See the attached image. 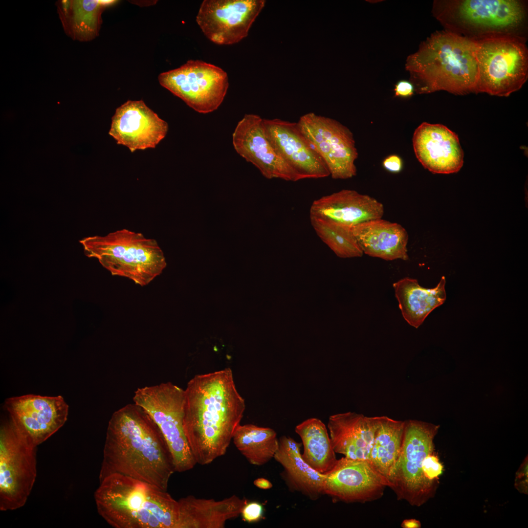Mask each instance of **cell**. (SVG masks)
Instances as JSON below:
<instances>
[{"mask_svg":"<svg viewBox=\"0 0 528 528\" xmlns=\"http://www.w3.org/2000/svg\"><path fill=\"white\" fill-rule=\"evenodd\" d=\"M185 390L183 429L197 463L223 456L245 409L232 371L227 368L195 375Z\"/></svg>","mask_w":528,"mask_h":528,"instance_id":"6da1fadb","label":"cell"},{"mask_svg":"<svg viewBox=\"0 0 528 528\" xmlns=\"http://www.w3.org/2000/svg\"><path fill=\"white\" fill-rule=\"evenodd\" d=\"M175 472L164 438L143 408L134 403L113 413L108 423L99 481L117 473L167 491Z\"/></svg>","mask_w":528,"mask_h":528,"instance_id":"7a4b0ae2","label":"cell"},{"mask_svg":"<svg viewBox=\"0 0 528 528\" xmlns=\"http://www.w3.org/2000/svg\"><path fill=\"white\" fill-rule=\"evenodd\" d=\"M415 92H475L478 78L476 41L444 30L432 33L405 65Z\"/></svg>","mask_w":528,"mask_h":528,"instance_id":"3957f363","label":"cell"},{"mask_svg":"<svg viewBox=\"0 0 528 528\" xmlns=\"http://www.w3.org/2000/svg\"><path fill=\"white\" fill-rule=\"evenodd\" d=\"M94 493L99 515L115 528H175L179 504L167 491L114 473L99 481Z\"/></svg>","mask_w":528,"mask_h":528,"instance_id":"277c9868","label":"cell"},{"mask_svg":"<svg viewBox=\"0 0 528 528\" xmlns=\"http://www.w3.org/2000/svg\"><path fill=\"white\" fill-rule=\"evenodd\" d=\"M85 255L97 259L114 276L124 277L141 286L159 276L167 263L156 240L126 229L80 241Z\"/></svg>","mask_w":528,"mask_h":528,"instance_id":"5b68a950","label":"cell"},{"mask_svg":"<svg viewBox=\"0 0 528 528\" xmlns=\"http://www.w3.org/2000/svg\"><path fill=\"white\" fill-rule=\"evenodd\" d=\"M432 12L445 30L475 40L519 36L526 17L523 2L516 0H436Z\"/></svg>","mask_w":528,"mask_h":528,"instance_id":"8992f818","label":"cell"},{"mask_svg":"<svg viewBox=\"0 0 528 528\" xmlns=\"http://www.w3.org/2000/svg\"><path fill=\"white\" fill-rule=\"evenodd\" d=\"M476 41L478 78L475 92L508 96L520 89L528 76V52L524 39L495 35Z\"/></svg>","mask_w":528,"mask_h":528,"instance_id":"52a82bcc","label":"cell"},{"mask_svg":"<svg viewBox=\"0 0 528 528\" xmlns=\"http://www.w3.org/2000/svg\"><path fill=\"white\" fill-rule=\"evenodd\" d=\"M439 428L420 420H405L401 450L387 476L397 500L420 506L435 494L437 483L425 477L422 463L434 452V440Z\"/></svg>","mask_w":528,"mask_h":528,"instance_id":"ba28073f","label":"cell"},{"mask_svg":"<svg viewBox=\"0 0 528 528\" xmlns=\"http://www.w3.org/2000/svg\"><path fill=\"white\" fill-rule=\"evenodd\" d=\"M133 401L159 428L172 455L176 472L193 468L197 463L183 429L185 390L170 382L145 386L135 391Z\"/></svg>","mask_w":528,"mask_h":528,"instance_id":"9c48e42d","label":"cell"},{"mask_svg":"<svg viewBox=\"0 0 528 528\" xmlns=\"http://www.w3.org/2000/svg\"><path fill=\"white\" fill-rule=\"evenodd\" d=\"M36 447L10 418L0 429V509L12 510L26 503L36 475Z\"/></svg>","mask_w":528,"mask_h":528,"instance_id":"30bf717a","label":"cell"},{"mask_svg":"<svg viewBox=\"0 0 528 528\" xmlns=\"http://www.w3.org/2000/svg\"><path fill=\"white\" fill-rule=\"evenodd\" d=\"M158 81L162 87L201 113L216 110L229 86L225 71L201 60H189L178 68L161 73Z\"/></svg>","mask_w":528,"mask_h":528,"instance_id":"8fae6325","label":"cell"},{"mask_svg":"<svg viewBox=\"0 0 528 528\" xmlns=\"http://www.w3.org/2000/svg\"><path fill=\"white\" fill-rule=\"evenodd\" d=\"M296 123L302 134L324 161L332 178L345 179L356 175L358 153L349 128L313 112L301 116Z\"/></svg>","mask_w":528,"mask_h":528,"instance_id":"7c38bea8","label":"cell"},{"mask_svg":"<svg viewBox=\"0 0 528 528\" xmlns=\"http://www.w3.org/2000/svg\"><path fill=\"white\" fill-rule=\"evenodd\" d=\"M264 3V0H204L196 21L212 42L234 44L247 36Z\"/></svg>","mask_w":528,"mask_h":528,"instance_id":"4fadbf2b","label":"cell"},{"mask_svg":"<svg viewBox=\"0 0 528 528\" xmlns=\"http://www.w3.org/2000/svg\"><path fill=\"white\" fill-rule=\"evenodd\" d=\"M4 406L19 431L37 446L64 425L68 413V406L61 396L12 397L5 400Z\"/></svg>","mask_w":528,"mask_h":528,"instance_id":"5bb4252c","label":"cell"},{"mask_svg":"<svg viewBox=\"0 0 528 528\" xmlns=\"http://www.w3.org/2000/svg\"><path fill=\"white\" fill-rule=\"evenodd\" d=\"M325 475L324 494L347 503L376 500L390 486L387 478L370 460L342 457Z\"/></svg>","mask_w":528,"mask_h":528,"instance_id":"9a60e30c","label":"cell"},{"mask_svg":"<svg viewBox=\"0 0 528 528\" xmlns=\"http://www.w3.org/2000/svg\"><path fill=\"white\" fill-rule=\"evenodd\" d=\"M263 120L260 116L253 114H246L243 117L232 134L235 150L268 179L280 178L291 181L300 180L270 142Z\"/></svg>","mask_w":528,"mask_h":528,"instance_id":"2e32d148","label":"cell"},{"mask_svg":"<svg viewBox=\"0 0 528 528\" xmlns=\"http://www.w3.org/2000/svg\"><path fill=\"white\" fill-rule=\"evenodd\" d=\"M266 135L276 152L300 179L330 176L324 161L300 132L297 123L263 119Z\"/></svg>","mask_w":528,"mask_h":528,"instance_id":"e0dca14e","label":"cell"},{"mask_svg":"<svg viewBox=\"0 0 528 528\" xmlns=\"http://www.w3.org/2000/svg\"><path fill=\"white\" fill-rule=\"evenodd\" d=\"M168 130L167 123L143 101L128 100L116 110L109 133L118 144L133 152L154 148Z\"/></svg>","mask_w":528,"mask_h":528,"instance_id":"ac0fdd59","label":"cell"},{"mask_svg":"<svg viewBox=\"0 0 528 528\" xmlns=\"http://www.w3.org/2000/svg\"><path fill=\"white\" fill-rule=\"evenodd\" d=\"M412 142L418 160L433 174L457 173L463 165L458 135L442 124L422 123L415 130Z\"/></svg>","mask_w":528,"mask_h":528,"instance_id":"d6986e66","label":"cell"},{"mask_svg":"<svg viewBox=\"0 0 528 528\" xmlns=\"http://www.w3.org/2000/svg\"><path fill=\"white\" fill-rule=\"evenodd\" d=\"M383 205L375 198L353 190L344 189L314 200L310 218L337 222L350 227L382 218Z\"/></svg>","mask_w":528,"mask_h":528,"instance_id":"ffe728a7","label":"cell"},{"mask_svg":"<svg viewBox=\"0 0 528 528\" xmlns=\"http://www.w3.org/2000/svg\"><path fill=\"white\" fill-rule=\"evenodd\" d=\"M377 425V416L352 412L330 416L328 428L334 451L349 458L370 460Z\"/></svg>","mask_w":528,"mask_h":528,"instance_id":"44dd1931","label":"cell"},{"mask_svg":"<svg viewBox=\"0 0 528 528\" xmlns=\"http://www.w3.org/2000/svg\"><path fill=\"white\" fill-rule=\"evenodd\" d=\"M363 254L386 261L408 260L406 230L400 224L383 220H371L352 227Z\"/></svg>","mask_w":528,"mask_h":528,"instance_id":"7402d4cb","label":"cell"},{"mask_svg":"<svg viewBox=\"0 0 528 528\" xmlns=\"http://www.w3.org/2000/svg\"><path fill=\"white\" fill-rule=\"evenodd\" d=\"M302 445L291 437L283 436L279 439L274 459L283 467L281 476L290 491L316 500L325 495L326 475L315 470L303 460Z\"/></svg>","mask_w":528,"mask_h":528,"instance_id":"603a6c76","label":"cell"},{"mask_svg":"<svg viewBox=\"0 0 528 528\" xmlns=\"http://www.w3.org/2000/svg\"><path fill=\"white\" fill-rule=\"evenodd\" d=\"M178 502L175 528H224L227 521L241 515L247 501L233 495L218 501L188 495Z\"/></svg>","mask_w":528,"mask_h":528,"instance_id":"cb8c5ba5","label":"cell"},{"mask_svg":"<svg viewBox=\"0 0 528 528\" xmlns=\"http://www.w3.org/2000/svg\"><path fill=\"white\" fill-rule=\"evenodd\" d=\"M445 283V277L442 276L438 284L431 288L422 287L417 279L409 277L393 284L402 315L410 326L418 328L434 309L444 303Z\"/></svg>","mask_w":528,"mask_h":528,"instance_id":"d4e9b609","label":"cell"},{"mask_svg":"<svg viewBox=\"0 0 528 528\" xmlns=\"http://www.w3.org/2000/svg\"><path fill=\"white\" fill-rule=\"evenodd\" d=\"M295 431L302 441L301 456L305 462L322 474L331 470L337 460L324 423L318 418H310L298 424Z\"/></svg>","mask_w":528,"mask_h":528,"instance_id":"484cf974","label":"cell"},{"mask_svg":"<svg viewBox=\"0 0 528 528\" xmlns=\"http://www.w3.org/2000/svg\"><path fill=\"white\" fill-rule=\"evenodd\" d=\"M106 7L100 0H62L58 9L68 35L81 41H88L98 35L101 14Z\"/></svg>","mask_w":528,"mask_h":528,"instance_id":"4316f807","label":"cell"},{"mask_svg":"<svg viewBox=\"0 0 528 528\" xmlns=\"http://www.w3.org/2000/svg\"><path fill=\"white\" fill-rule=\"evenodd\" d=\"M232 440L247 461L257 466L263 465L274 459L279 447V439L273 429L252 424H240Z\"/></svg>","mask_w":528,"mask_h":528,"instance_id":"83f0119b","label":"cell"},{"mask_svg":"<svg viewBox=\"0 0 528 528\" xmlns=\"http://www.w3.org/2000/svg\"><path fill=\"white\" fill-rule=\"evenodd\" d=\"M404 426L405 421L377 416L370 460L386 478L401 450Z\"/></svg>","mask_w":528,"mask_h":528,"instance_id":"f1b7e54d","label":"cell"},{"mask_svg":"<svg viewBox=\"0 0 528 528\" xmlns=\"http://www.w3.org/2000/svg\"><path fill=\"white\" fill-rule=\"evenodd\" d=\"M311 224L320 239L339 257H360L361 249L352 228L333 221L310 218Z\"/></svg>","mask_w":528,"mask_h":528,"instance_id":"f546056e","label":"cell"},{"mask_svg":"<svg viewBox=\"0 0 528 528\" xmlns=\"http://www.w3.org/2000/svg\"><path fill=\"white\" fill-rule=\"evenodd\" d=\"M443 466L434 452L428 455L423 460L422 470L425 477L429 481L436 482L443 472Z\"/></svg>","mask_w":528,"mask_h":528,"instance_id":"4dcf8cb0","label":"cell"},{"mask_svg":"<svg viewBox=\"0 0 528 528\" xmlns=\"http://www.w3.org/2000/svg\"><path fill=\"white\" fill-rule=\"evenodd\" d=\"M264 512V507L261 503L257 502H246L242 509L241 515L245 522L252 523L261 520L263 518Z\"/></svg>","mask_w":528,"mask_h":528,"instance_id":"1f68e13d","label":"cell"},{"mask_svg":"<svg viewBox=\"0 0 528 528\" xmlns=\"http://www.w3.org/2000/svg\"><path fill=\"white\" fill-rule=\"evenodd\" d=\"M395 97L408 98L411 97L415 92L413 84L408 80H401L398 81L394 88Z\"/></svg>","mask_w":528,"mask_h":528,"instance_id":"d6a6232c","label":"cell"},{"mask_svg":"<svg viewBox=\"0 0 528 528\" xmlns=\"http://www.w3.org/2000/svg\"><path fill=\"white\" fill-rule=\"evenodd\" d=\"M382 165L387 171L393 173H397L400 172L402 169L403 162L398 155L392 154L385 158Z\"/></svg>","mask_w":528,"mask_h":528,"instance_id":"836d02e7","label":"cell"},{"mask_svg":"<svg viewBox=\"0 0 528 528\" xmlns=\"http://www.w3.org/2000/svg\"><path fill=\"white\" fill-rule=\"evenodd\" d=\"M515 486L518 488V490L522 491L526 493L528 488V460L525 461V462L518 471V475L516 478Z\"/></svg>","mask_w":528,"mask_h":528,"instance_id":"e575fe53","label":"cell"},{"mask_svg":"<svg viewBox=\"0 0 528 528\" xmlns=\"http://www.w3.org/2000/svg\"><path fill=\"white\" fill-rule=\"evenodd\" d=\"M254 484L259 488L262 489H269L272 487V483L267 479L264 478H259L254 480Z\"/></svg>","mask_w":528,"mask_h":528,"instance_id":"d590c367","label":"cell"},{"mask_svg":"<svg viewBox=\"0 0 528 528\" xmlns=\"http://www.w3.org/2000/svg\"><path fill=\"white\" fill-rule=\"evenodd\" d=\"M401 526L403 528H420L421 524L415 519H405L401 523Z\"/></svg>","mask_w":528,"mask_h":528,"instance_id":"8d00e7d4","label":"cell"}]
</instances>
